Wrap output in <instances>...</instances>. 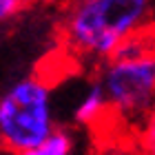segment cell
Listing matches in <instances>:
<instances>
[{
    "label": "cell",
    "mask_w": 155,
    "mask_h": 155,
    "mask_svg": "<svg viewBox=\"0 0 155 155\" xmlns=\"http://www.w3.org/2000/svg\"><path fill=\"white\" fill-rule=\"evenodd\" d=\"M149 29H155V0H73L62 20L64 47L100 62Z\"/></svg>",
    "instance_id": "1"
},
{
    "label": "cell",
    "mask_w": 155,
    "mask_h": 155,
    "mask_svg": "<svg viewBox=\"0 0 155 155\" xmlns=\"http://www.w3.org/2000/svg\"><path fill=\"white\" fill-rule=\"evenodd\" d=\"M97 82L107 95L109 115L137 131L155 109V29L126 40L102 60Z\"/></svg>",
    "instance_id": "2"
},
{
    "label": "cell",
    "mask_w": 155,
    "mask_h": 155,
    "mask_svg": "<svg viewBox=\"0 0 155 155\" xmlns=\"http://www.w3.org/2000/svg\"><path fill=\"white\" fill-rule=\"evenodd\" d=\"M55 129L51 87L42 78H27L0 97V149L31 155Z\"/></svg>",
    "instance_id": "3"
},
{
    "label": "cell",
    "mask_w": 155,
    "mask_h": 155,
    "mask_svg": "<svg viewBox=\"0 0 155 155\" xmlns=\"http://www.w3.org/2000/svg\"><path fill=\"white\" fill-rule=\"evenodd\" d=\"M73 115H75V122L84 126H97L109 115V102H107V95H104V89L100 82H93L84 91Z\"/></svg>",
    "instance_id": "4"
},
{
    "label": "cell",
    "mask_w": 155,
    "mask_h": 155,
    "mask_svg": "<svg viewBox=\"0 0 155 155\" xmlns=\"http://www.w3.org/2000/svg\"><path fill=\"white\" fill-rule=\"evenodd\" d=\"M71 151H73V135L67 129L55 126L31 155H69Z\"/></svg>",
    "instance_id": "5"
},
{
    "label": "cell",
    "mask_w": 155,
    "mask_h": 155,
    "mask_svg": "<svg viewBox=\"0 0 155 155\" xmlns=\"http://www.w3.org/2000/svg\"><path fill=\"white\" fill-rule=\"evenodd\" d=\"M135 142L144 153H153L155 155V109L146 115V120L135 131Z\"/></svg>",
    "instance_id": "6"
},
{
    "label": "cell",
    "mask_w": 155,
    "mask_h": 155,
    "mask_svg": "<svg viewBox=\"0 0 155 155\" xmlns=\"http://www.w3.org/2000/svg\"><path fill=\"white\" fill-rule=\"evenodd\" d=\"M27 2H33V0H0V22L16 16L22 9V5H27Z\"/></svg>",
    "instance_id": "7"
}]
</instances>
